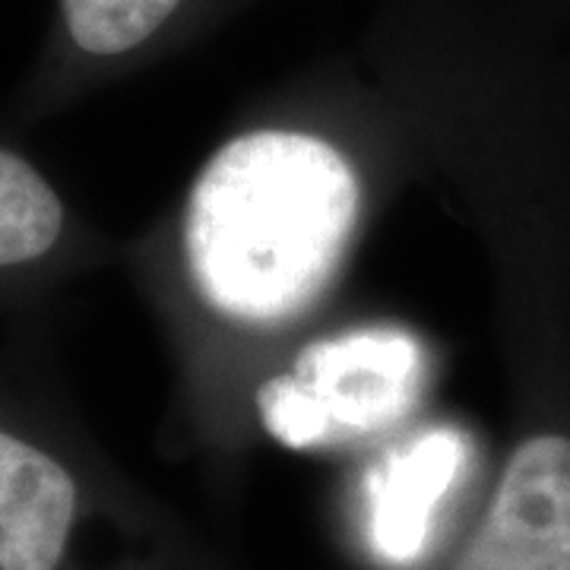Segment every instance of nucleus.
Here are the masks:
<instances>
[{
	"label": "nucleus",
	"mask_w": 570,
	"mask_h": 570,
	"mask_svg": "<svg viewBox=\"0 0 570 570\" xmlns=\"http://www.w3.org/2000/svg\"><path fill=\"white\" fill-rule=\"evenodd\" d=\"M181 0H61L70 45L92 61L134 55L165 29Z\"/></svg>",
	"instance_id": "obj_7"
},
{
	"label": "nucleus",
	"mask_w": 570,
	"mask_h": 570,
	"mask_svg": "<svg viewBox=\"0 0 570 570\" xmlns=\"http://www.w3.org/2000/svg\"><path fill=\"white\" fill-rule=\"evenodd\" d=\"M431 352L400 324H355L314 336L250 387L257 425L288 450L365 444L406 425L431 384Z\"/></svg>",
	"instance_id": "obj_2"
},
{
	"label": "nucleus",
	"mask_w": 570,
	"mask_h": 570,
	"mask_svg": "<svg viewBox=\"0 0 570 570\" xmlns=\"http://www.w3.org/2000/svg\"><path fill=\"white\" fill-rule=\"evenodd\" d=\"M48 400L0 371V570H96L108 527V491Z\"/></svg>",
	"instance_id": "obj_3"
},
{
	"label": "nucleus",
	"mask_w": 570,
	"mask_h": 570,
	"mask_svg": "<svg viewBox=\"0 0 570 570\" xmlns=\"http://www.w3.org/2000/svg\"><path fill=\"white\" fill-rule=\"evenodd\" d=\"M453 570H570V434L535 431L510 450Z\"/></svg>",
	"instance_id": "obj_4"
},
{
	"label": "nucleus",
	"mask_w": 570,
	"mask_h": 570,
	"mask_svg": "<svg viewBox=\"0 0 570 570\" xmlns=\"http://www.w3.org/2000/svg\"><path fill=\"white\" fill-rule=\"evenodd\" d=\"M371 184L355 142L305 124L225 137L175 216L137 245V269L181 340L184 367H257L340 283Z\"/></svg>",
	"instance_id": "obj_1"
},
{
	"label": "nucleus",
	"mask_w": 570,
	"mask_h": 570,
	"mask_svg": "<svg viewBox=\"0 0 570 570\" xmlns=\"http://www.w3.org/2000/svg\"><path fill=\"white\" fill-rule=\"evenodd\" d=\"M469 460V438L431 425L381 456L365 489L367 539L390 564H412L428 546L438 508Z\"/></svg>",
	"instance_id": "obj_6"
},
{
	"label": "nucleus",
	"mask_w": 570,
	"mask_h": 570,
	"mask_svg": "<svg viewBox=\"0 0 570 570\" xmlns=\"http://www.w3.org/2000/svg\"><path fill=\"white\" fill-rule=\"evenodd\" d=\"M102 254V238L41 165L0 140V302L51 288Z\"/></svg>",
	"instance_id": "obj_5"
}]
</instances>
